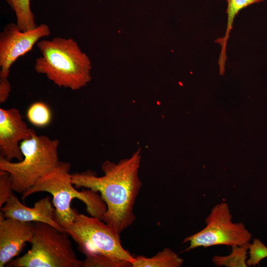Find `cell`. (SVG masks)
<instances>
[{
  "label": "cell",
  "instance_id": "cell-15",
  "mask_svg": "<svg viewBox=\"0 0 267 267\" xmlns=\"http://www.w3.org/2000/svg\"><path fill=\"white\" fill-rule=\"evenodd\" d=\"M249 244L231 246V252L229 255L214 256L212 259L213 263L218 267H247L246 261Z\"/></svg>",
  "mask_w": 267,
  "mask_h": 267
},
{
  "label": "cell",
  "instance_id": "cell-4",
  "mask_svg": "<svg viewBox=\"0 0 267 267\" xmlns=\"http://www.w3.org/2000/svg\"><path fill=\"white\" fill-rule=\"evenodd\" d=\"M71 164L60 161L58 166L42 177L21 195L22 200L39 192H47L52 195V203L55 209L56 220L64 228L69 226L74 219L75 209L71 208L73 199L81 200L86 206L90 216L103 221L106 212V204L97 191L88 189L78 191L73 186Z\"/></svg>",
  "mask_w": 267,
  "mask_h": 267
},
{
  "label": "cell",
  "instance_id": "cell-8",
  "mask_svg": "<svg viewBox=\"0 0 267 267\" xmlns=\"http://www.w3.org/2000/svg\"><path fill=\"white\" fill-rule=\"evenodd\" d=\"M50 34L49 27L45 24L25 31L21 30L16 23L5 25L0 34V78H8L10 68L16 60Z\"/></svg>",
  "mask_w": 267,
  "mask_h": 267
},
{
  "label": "cell",
  "instance_id": "cell-2",
  "mask_svg": "<svg viewBox=\"0 0 267 267\" xmlns=\"http://www.w3.org/2000/svg\"><path fill=\"white\" fill-rule=\"evenodd\" d=\"M64 231L86 256L82 267H131L134 257L123 247L120 234L101 219L79 213Z\"/></svg>",
  "mask_w": 267,
  "mask_h": 267
},
{
  "label": "cell",
  "instance_id": "cell-17",
  "mask_svg": "<svg viewBox=\"0 0 267 267\" xmlns=\"http://www.w3.org/2000/svg\"><path fill=\"white\" fill-rule=\"evenodd\" d=\"M249 258L247 260L248 267L256 266L264 259L267 258V247L258 238H255L252 244H249Z\"/></svg>",
  "mask_w": 267,
  "mask_h": 267
},
{
  "label": "cell",
  "instance_id": "cell-11",
  "mask_svg": "<svg viewBox=\"0 0 267 267\" xmlns=\"http://www.w3.org/2000/svg\"><path fill=\"white\" fill-rule=\"evenodd\" d=\"M50 197L45 196L36 202L33 207L23 205L13 193L0 208L5 218H11L26 222H41L49 224L64 231L56 220L55 209Z\"/></svg>",
  "mask_w": 267,
  "mask_h": 267
},
{
  "label": "cell",
  "instance_id": "cell-13",
  "mask_svg": "<svg viewBox=\"0 0 267 267\" xmlns=\"http://www.w3.org/2000/svg\"><path fill=\"white\" fill-rule=\"evenodd\" d=\"M183 264V259L176 252L166 248L151 257H134L131 267H180Z\"/></svg>",
  "mask_w": 267,
  "mask_h": 267
},
{
  "label": "cell",
  "instance_id": "cell-14",
  "mask_svg": "<svg viewBox=\"0 0 267 267\" xmlns=\"http://www.w3.org/2000/svg\"><path fill=\"white\" fill-rule=\"evenodd\" d=\"M14 11L16 24L23 31L35 28L37 25L31 9L30 0H5Z\"/></svg>",
  "mask_w": 267,
  "mask_h": 267
},
{
  "label": "cell",
  "instance_id": "cell-16",
  "mask_svg": "<svg viewBox=\"0 0 267 267\" xmlns=\"http://www.w3.org/2000/svg\"><path fill=\"white\" fill-rule=\"evenodd\" d=\"M26 117L32 125L43 128L48 126L51 122L52 113L45 103L37 101L31 104L28 108Z\"/></svg>",
  "mask_w": 267,
  "mask_h": 267
},
{
  "label": "cell",
  "instance_id": "cell-3",
  "mask_svg": "<svg viewBox=\"0 0 267 267\" xmlns=\"http://www.w3.org/2000/svg\"><path fill=\"white\" fill-rule=\"evenodd\" d=\"M41 55L34 69L60 88L77 90L90 81L91 65L88 56L72 38L55 37L37 43Z\"/></svg>",
  "mask_w": 267,
  "mask_h": 267
},
{
  "label": "cell",
  "instance_id": "cell-12",
  "mask_svg": "<svg viewBox=\"0 0 267 267\" xmlns=\"http://www.w3.org/2000/svg\"><path fill=\"white\" fill-rule=\"evenodd\" d=\"M263 0H226L227 20L225 32L224 37L218 38L215 41V42L218 43L221 46L218 61L221 74H223L224 72L227 58L226 45L235 16L242 9L252 4L258 3Z\"/></svg>",
  "mask_w": 267,
  "mask_h": 267
},
{
  "label": "cell",
  "instance_id": "cell-9",
  "mask_svg": "<svg viewBox=\"0 0 267 267\" xmlns=\"http://www.w3.org/2000/svg\"><path fill=\"white\" fill-rule=\"evenodd\" d=\"M34 130L29 128L19 111L15 108H0V158L11 161L23 159L20 143L31 137Z\"/></svg>",
  "mask_w": 267,
  "mask_h": 267
},
{
  "label": "cell",
  "instance_id": "cell-7",
  "mask_svg": "<svg viewBox=\"0 0 267 267\" xmlns=\"http://www.w3.org/2000/svg\"><path fill=\"white\" fill-rule=\"evenodd\" d=\"M206 226L199 231L185 237L182 243H189L184 251L199 247L216 245L241 246L249 243L252 234L243 222H233L229 206L222 202L216 204L205 220Z\"/></svg>",
  "mask_w": 267,
  "mask_h": 267
},
{
  "label": "cell",
  "instance_id": "cell-19",
  "mask_svg": "<svg viewBox=\"0 0 267 267\" xmlns=\"http://www.w3.org/2000/svg\"><path fill=\"white\" fill-rule=\"evenodd\" d=\"M11 90V86L8 78H0V103L7 100Z\"/></svg>",
  "mask_w": 267,
  "mask_h": 267
},
{
  "label": "cell",
  "instance_id": "cell-10",
  "mask_svg": "<svg viewBox=\"0 0 267 267\" xmlns=\"http://www.w3.org/2000/svg\"><path fill=\"white\" fill-rule=\"evenodd\" d=\"M33 236L32 222L5 218L0 213V267H3L22 251Z\"/></svg>",
  "mask_w": 267,
  "mask_h": 267
},
{
  "label": "cell",
  "instance_id": "cell-18",
  "mask_svg": "<svg viewBox=\"0 0 267 267\" xmlns=\"http://www.w3.org/2000/svg\"><path fill=\"white\" fill-rule=\"evenodd\" d=\"M12 180L9 174L0 170V208L9 199L12 192Z\"/></svg>",
  "mask_w": 267,
  "mask_h": 267
},
{
  "label": "cell",
  "instance_id": "cell-5",
  "mask_svg": "<svg viewBox=\"0 0 267 267\" xmlns=\"http://www.w3.org/2000/svg\"><path fill=\"white\" fill-rule=\"evenodd\" d=\"M59 144L58 140L38 135L34 131L31 137L20 143L22 161L12 162L0 158V170L9 174L13 191L22 194L58 166Z\"/></svg>",
  "mask_w": 267,
  "mask_h": 267
},
{
  "label": "cell",
  "instance_id": "cell-1",
  "mask_svg": "<svg viewBox=\"0 0 267 267\" xmlns=\"http://www.w3.org/2000/svg\"><path fill=\"white\" fill-rule=\"evenodd\" d=\"M141 150L117 163L104 161L101 165L103 175L98 177L88 170L72 174V182L77 188L85 187L99 192L107 210L103 221L120 233L134 222V207L142 186L139 177Z\"/></svg>",
  "mask_w": 267,
  "mask_h": 267
},
{
  "label": "cell",
  "instance_id": "cell-6",
  "mask_svg": "<svg viewBox=\"0 0 267 267\" xmlns=\"http://www.w3.org/2000/svg\"><path fill=\"white\" fill-rule=\"evenodd\" d=\"M31 248L9 263L14 267H82L69 235L47 223L33 222Z\"/></svg>",
  "mask_w": 267,
  "mask_h": 267
}]
</instances>
